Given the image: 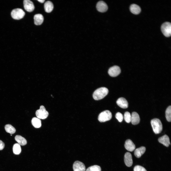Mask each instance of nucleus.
Instances as JSON below:
<instances>
[{
    "label": "nucleus",
    "instance_id": "nucleus-12",
    "mask_svg": "<svg viewBox=\"0 0 171 171\" xmlns=\"http://www.w3.org/2000/svg\"><path fill=\"white\" fill-rule=\"evenodd\" d=\"M116 103L119 107L123 109L127 108L128 103L127 100L124 98L121 97L119 98L116 101Z\"/></svg>",
    "mask_w": 171,
    "mask_h": 171
},
{
    "label": "nucleus",
    "instance_id": "nucleus-30",
    "mask_svg": "<svg viewBox=\"0 0 171 171\" xmlns=\"http://www.w3.org/2000/svg\"><path fill=\"white\" fill-rule=\"evenodd\" d=\"M38 1L39 2L43 3L45 1V0H38Z\"/></svg>",
    "mask_w": 171,
    "mask_h": 171
},
{
    "label": "nucleus",
    "instance_id": "nucleus-9",
    "mask_svg": "<svg viewBox=\"0 0 171 171\" xmlns=\"http://www.w3.org/2000/svg\"><path fill=\"white\" fill-rule=\"evenodd\" d=\"M24 7L25 10L28 12L33 11L34 9L33 3L29 0H24L23 1Z\"/></svg>",
    "mask_w": 171,
    "mask_h": 171
},
{
    "label": "nucleus",
    "instance_id": "nucleus-22",
    "mask_svg": "<svg viewBox=\"0 0 171 171\" xmlns=\"http://www.w3.org/2000/svg\"><path fill=\"white\" fill-rule=\"evenodd\" d=\"M5 128L6 132L11 134H14L16 132L15 129L10 124L6 125L5 127Z\"/></svg>",
    "mask_w": 171,
    "mask_h": 171
},
{
    "label": "nucleus",
    "instance_id": "nucleus-16",
    "mask_svg": "<svg viewBox=\"0 0 171 171\" xmlns=\"http://www.w3.org/2000/svg\"><path fill=\"white\" fill-rule=\"evenodd\" d=\"M34 24L36 25H40L43 23L44 18L42 14H37L34 15Z\"/></svg>",
    "mask_w": 171,
    "mask_h": 171
},
{
    "label": "nucleus",
    "instance_id": "nucleus-20",
    "mask_svg": "<svg viewBox=\"0 0 171 171\" xmlns=\"http://www.w3.org/2000/svg\"><path fill=\"white\" fill-rule=\"evenodd\" d=\"M15 139L20 145L24 146L27 144V141L26 139L20 135H16L15 137Z\"/></svg>",
    "mask_w": 171,
    "mask_h": 171
},
{
    "label": "nucleus",
    "instance_id": "nucleus-5",
    "mask_svg": "<svg viewBox=\"0 0 171 171\" xmlns=\"http://www.w3.org/2000/svg\"><path fill=\"white\" fill-rule=\"evenodd\" d=\"M161 31L166 37L170 36L171 34V24L169 22H166L163 23L161 26Z\"/></svg>",
    "mask_w": 171,
    "mask_h": 171
},
{
    "label": "nucleus",
    "instance_id": "nucleus-11",
    "mask_svg": "<svg viewBox=\"0 0 171 171\" xmlns=\"http://www.w3.org/2000/svg\"><path fill=\"white\" fill-rule=\"evenodd\" d=\"M124 162L126 165L128 167L131 166L133 163L132 155L129 152H126L124 156Z\"/></svg>",
    "mask_w": 171,
    "mask_h": 171
},
{
    "label": "nucleus",
    "instance_id": "nucleus-13",
    "mask_svg": "<svg viewBox=\"0 0 171 171\" xmlns=\"http://www.w3.org/2000/svg\"><path fill=\"white\" fill-rule=\"evenodd\" d=\"M124 147L126 150L130 152H132L135 148V146L131 140H127L125 141Z\"/></svg>",
    "mask_w": 171,
    "mask_h": 171
},
{
    "label": "nucleus",
    "instance_id": "nucleus-4",
    "mask_svg": "<svg viewBox=\"0 0 171 171\" xmlns=\"http://www.w3.org/2000/svg\"><path fill=\"white\" fill-rule=\"evenodd\" d=\"M25 13L21 9L17 8L13 9L11 11V15L14 19L19 20L22 19L25 15Z\"/></svg>",
    "mask_w": 171,
    "mask_h": 171
},
{
    "label": "nucleus",
    "instance_id": "nucleus-7",
    "mask_svg": "<svg viewBox=\"0 0 171 171\" xmlns=\"http://www.w3.org/2000/svg\"><path fill=\"white\" fill-rule=\"evenodd\" d=\"M121 71L120 68L118 66H115L110 67L109 69L108 73L111 76L115 77L118 75Z\"/></svg>",
    "mask_w": 171,
    "mask_h": 171
},
{
    "label": "nucleus",
    "instance_id": "nucleus-8",
    "mask_svg": "<svg viewBox=\"0 0 171 171\" xmlns=\"http://www.w3.org/2000/svg\"><path fill=\"white\" fill-rule=\"evenodd\" d=\"M73 168L74 171H86V167L84 164L78 161L74 162L73 165Z\"/></svg>",
    "mask_w": 171,
    "mask_h": 171
},
{
    "label": "nucleus",
    "instance_id": "nucleus-17",
    "mask_svg": "<svg viewBox=\"0 0 171 171\" xmlns=\"http://www.w3.org/2000/svg\"><path fill=\"white\" fill-rule=\"evenodd\" d=\"M146 150L145 147L143 146L137 148L134 151V155L136 157L139 158L145 153Z\"/></svg>",
    "mask_w": 171,
    "mask_h": 171
},
{
    "label": "nucleus",
    "instance_id": "nucleus-1",
    "mask_svg": "<svg viewBox=\"0 0 171 171\" xmlns=\"http://www.w3.org/2000/svg\"><path fill=\"white\" fill-rule=\"evenodd\" d=\"M109 90L105 87H101L96 90L94 92L93 96L96 100H101L104 98L108 94Z\"/></svg>",
    "mask_w": 171,
    "mask_h": 171
},
{
    "label": "nucleus",
    "instance_id": "nucleus-28",
    "mask_svg": "<svg viewBox=\"0 0 171 171\" xmlns=\"http://www.w3.org/2000/svg\"><path fill=\"white\" fill-rule=\"evenodd\" d=\"M133 170L134 171H147L144 168L138 165L134 167Z\"/></svg>",
    "mask_w": 171,
    "mask_h": 171
},
{
    "label": "nucleus",
    "instance_id": "nucleus-10",
    "mask_svg": "<svg viewBox=\"0 0 171 171\" xmlns=\"http://www.w3.org/2000/svg\"><path fill=\"white\" fill-rule=\"evenodd\" d=\"M96 8L97 10L101 12L106 11L108 9L107 4L103 1H100L97 4Z\"/></svg>",
    "mask_w": 171,
    "mask_h": 171
},
{
    "label": "nucleus",
    "instance_id": "nucleus-29",
    "mask_svg": "<svg viewBox=\"0 0 171 171\" xmlns=\"http://www.w3.org/2000/svg\"><path fill=\"white\" fill-rule=\"evenodd\" d=\"M5 146L4 143L0 140V150H2L4 148Z\"/></svg>",
    "mask_w": 171,
    "mask_h": 171
},
{
    "label": "nucleus",
    "instance_id": "nucleus-24",
    "mask_svg": "<svg viewBox=\"0 0 171 171\" xmlns=\"http://www.w3.org/2000/svg\"><path fill=\"white\" fill-rule=\"evenodd\" d=\"M166 117L167 120L169 122L171 120V106H169L166 109L165 112Z\"/></svg>",
    "mask_w": 171,
    "mask_h": 171
},
{
    "label": "nucleus",
    "instance_id": "nucleus-3",
    "mask_svg": "<svg viewBox=\"0 0 171 171\" xmlns=\"http://www.w3.org/2000/svg\"><path fill=\"white\" fill-rule=\"evenodd\" d=\"M112 117V114L111 112L109 110H106L99 114L98 119L100 122H104L110 120Z\"/></svg>",
    "mask_w": 171,
    "mask_h": 171
},
{
    "label": "nucleus",
    "instance_id": "nucleus-19",
    "mask_svg": "<svg viewBox=\"0 0 171 171\" xmlns=\"http://www.w3.org/2000/svg\"><path fill=\"white\" fill-rule=\"evenodd\" d=\"M44 7L45 12L47 13H50L53 9V5L51 1H48L44 3Z\"/></svg>",
    "mask_w": 171,
    "mask_h": 171
},
{
    "label": "nucleus",
    "instance_id": "nucleus-25",
    "mask_svg": "<svg viewBox=\"0 0 171 171\" xmlns=\"http://www.w3.org/2000/svg\"><path fill=\"white\" fill-rule=\"evenodd\" d=\"M100 167L97 165H94L88 167L86 171H101Z\"/></svg>",
    "mask_w": 171,
    "mask_h": 171
},
{
    "label": "nucleus",
    "instance_id": "nucleus-26",
    "mask_svg": "<svg viewBox=\"0 0 171 171\" xmlns=\"http://www.w3.org/2000/svg\"><path fill=\"white\" fill-rule=\"evenodd\" d=\"M131 115L129 112L127 111L125 112L124 114V118L127 123H129L131 122Z\"/></svg>",
    "mask_w": 171,
    "mask_h": 171
},
{
    "label": "nucleus",
    "instance_id": "nucleus-18",
    "mask_svg": "<svg viewBox=\"0 0 171 171\" xmlns=\"http://www.w3.org/2000/svg\"><path fill=\"white\" fill-rule=\"evenodd\" d=\"M131 12L134 14H138L141 12V9L138 5L135 4H132L130 7Z\"/></svg>",
    "mask_w": 171,
    "mask_h": 171
},
{
    "label": "nucleus",
    "instance_id": "nucleus-15",
    "mask_svg": "<svg viewBox=\"0 0 171 171\" xmlns=\"http://www.w3.org/2000/svg\"><path fill=\"white\" fill-rule=\"evenodd\" d=\"M140 120L139 115L137 113L134 112L132 113L131 122L133 124L135 125L138 124L140 122Z\"/></svg>",
    "mask_w": 171,
    "mask_h": 171
},
{
    "label": "nucleus",
    "instance_id": "nucleus-2",
    "mask_svg": "<svg viewBox=\"0 0 171 171\" xmlns=\"http://www.w3.org/2000/svg\"><path fill=\"white\" fill-rule=\"evenodd\" d=\"M151 123L154 132L156 134L160 133L162 129V123L160 119L155 118L152 120Z\"/></svg>",
    "mask_w": 171,
    "mask_h": 171
},
{
    "label": "nucleus",
    "instance_id": "nucleus-27",
    "mask_svg": "<svg viewBox=\"0 0 171 171\" xmlns=\"http://www.w3.org/2000/svg\"><path fill=\"white\" fill-rule=\"evenodd\" d=\"M115 117L119 122H121L123 119V116L122 114L119 112L116 113L115 115Z\"/></svg>",
    "mask_w": 171,
    "mask_h": 171
},
{
    "label": "nucleus",
    "instance_id": "nucleus-6",
    "mask_svg": "<svg viewBox=\"0 0 171 171\" xmlns=\"http://www.w3.org/2000/svg\"><path fill=\"white\" fill-rule=\"evenodd\" d=\"M48 113L44 107L43 105L40 106V109L37 110L36 115L37 118L42 119L46 118L48 115Z\"/></svg>",
    "mask_w": 171,
    "mask_h": 171
},
{
    "label": "nucleus",
    "instance_id": "nucleus-21",
    "mask_svg": "<svg viewBox=\"0 0 171 171\" xmlns=\"http://www.w3.org/2000/svg\"><path fill=\"white\" fill-rule=\"evenodd\" d=\"M33 125L36 128H40L41 126V122L40 119L36 117L33 118L31 120Z\"/></svg>",
    "mask_w": 171,
    "mask_h": 171
},
{
    "label": "nucleus",
    "instance_id": "nucleus-14",
    "mask_svg": "<svg viewBox=\"0 0 171 171\" xmlns=\"http://www.w3.org/2000/svg\"><path fill=\"white\" fill-rule=\"evenodd\" d=\"M158 141L160 143L166 147H168L170 144V139L168 136L166 135L159 138Z\"/></svg>",
    "mask_w": 171,
    "mask_h": 171
},
{
    "label": "nucleus",
    "instance_id": "nucleus-23",
    "mask_svg": "<svg viewBox=\"0 0 171 171\" xmlns=\"http://www.w3.org/2000/svg\"><path fill=\"white\" fill-rule=\"evenodd\" d=\"M13 153L16 155H19L21 151L20 145L18 143H16L14 144L13 148Z\"/></svg>",
    "mask_w": 171,
    "mask_h": 171
}]
</instances>
